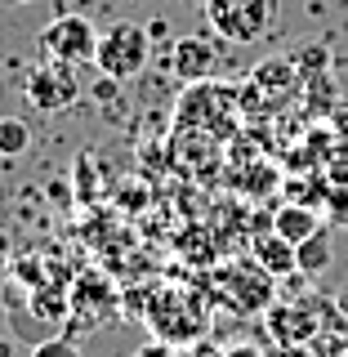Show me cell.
Segmentation results:
<instances>
[{
	"instance_id": "cell-1",
	"label": "cell",
	"mask_w": 348,
	"mask_h": 357,
	"mask_svg": "<svg viewBox=\"0 0 348 357\" xmlns=\"http://www.w3.org/2000/svg\"><path fill=\"white\" fill-rule=\"evenodd\" d=\"M282 5L277 0H210L206 5V22L232 45H259L273 36Z\"/></svg>"
},
{
	"instance_id": "cell-2",
	"label": "cell",
	"mask_w": 348,
	"mask_h": 357,
	"mask_svg": "<svg viewBox=\"0 0 348 357\" xmlns=\"http://www.w3.org/2000/svg\"><path fill=\"white\" fill-rule=\"evenodd\" d=\"M152 59V36L139 22H112L107 31H98V54L94 67L103 72V81H134Z\"/></svg>"
},
{
	"instance_id": "cell-3",
	"label": "cell",
	"mask_w": 348,
	"mask_h": 357,
	"mask_svg": "<svg viewBox=\"0 0 348 357\" xmlns=\"http://www.w3.org/2000/svg\"><path fill=\"white\" fill-rule=\"evenodd\" d=\"M36 50L54 63H67V67H81V63H94L98 54V27L81 14H59L54 22H45L36 31Z\"/></svg>"
},
{
	"instance_id": "cell-4",
	"label": "cell",
	"mask_w": 348,
	"mask_h": 357,
	"mask_svg": "<svg viewBox=\"0 0 348 357\" xmlns=\"http://www.w3.org/2000/svg\"><path fill=\"white\" fill-rule=\"evenodd\" d=\"M22 94H27V103L36 107V112L63 116V112H72L76 98H81V76H76V67L45 59V63H36V67L27 72V81H22Z\"/></svg>"
},
{
	"instance_id": "cell-5",
	"label": "cell",
	"mask_w": 348,
	"mask_h": 357,
	"mask_svg": "<svg viewBox=\"0 0 348 357\" xmlns=\"http://www.w3.org/2000/svg\"><path fill=\"white\" fill-rule=\"evenodd\" d=\"M215 63H219V50H215L210 36H179L174 50H170V72L179 76V81H188V85L210 81Z\"/></svg>"
},
{
	"instance_id": "cell-6",
	"label": "cell",
	"mask_w": 348,
	"mask_h": 357,
	"mask_svg": "<svg viewBox=\"0 0 348 357\" xmlns=\"http://www.w3.org/2000/svg\"><path fill=\"white\" fill-rule=\"evenodd\" d=\"M273 282L277 277H268L264 268H223V295H232L245 312H264L273 308Z\"/></svg>"
},
{
	"instance_id": "cell-7",
	"label": "cell",
	"mask_w": 348,
	"mask_h": 357,
	"mask_svg": "<svg viewBox=\"0 0 348 357\" xmlns=\"http://www.w3.org/2000/svg\"><path fill=\"white\" fill-rule=\"evenodd\" d=\"M317 228H321V215H317L312 206H299V201H290V206H282V210L273 215V232H277V237H286L290 245L308 241Z\"/></svg>"
},
{
	"instance_id": "cell-8",
	"label": "cell",
	"mask_w": 348,
	"mask_h": 357,
	"mask_svg": "<svg viewBox=\"0 0 348 357\" xmlns=\"http://www.w3.org/2000/svg\"><path fill=\"white\" fill-rule=\"evenodd\" d=\"M255 264H259L268 277H290V273H299L295 245H290L286 237H277V232H268V237L255 241Z\"/></svg>"
},
{
	"instance_id": "cell-9",
	"label": "cell",
	"mask_w": 348,
	"mask_h": 357,
	"mask_svg": "<svg viewBox=\"0 0 348 357\" xmlns=\"http://www.w3.org/2000/svg\"><path fill=\"white\" fill-rule=\"evenodd\" d=\"M112 304H116V299H112V286H103L98 277H85V282L72 290V312L85 317V326H98V317H103Z\"/></svg>"
},
{
	"instance_id": "cell-10",
	"label": "cell",
	"mask_w": 348,
	"mask_h": 357,
	"mask_svg": "<svg viewBox=\"0 0 348 357\" xmlns=\"http://www.w3.org/2000/svg\"><path fill=\"white\" fill-rule=\"evenodd\" d=\"M335 259V241H331V228H317L308 241H299L295 245V264H299V273L304 277H317V273H326Z\"/></svg>"
},
{
	"instance_id": "cell-11",
	"label": "cell",
	"mask_w": 348,
	"mask_h": 357,
	"mask_svg": "<svg viewBox=\"0 0 348 357\" xmlns=\"http://www.w3.org/2000/svg\"><path fill=\"white\" fill-rule=\"evenodd\" d=\"M31 152V126L22 116H0V161H18Z\"/></svg>"
},
{
	"instance_id": "cell-12",
	"label": "cell",
	"mask_w": 348,
	"mask_h": 357,
	"mask_svg": "<svg viewBox=\"0 0 348 357\" xmlns=\"http://www.w3.org/2000/svg\"><path fill=\"white\" fill-rule=\"evenodd\" d=\"M273 331L282 340H308L317 326H312V317L304 308H273Z\"/></svg>"
},
{
	"instance_id": "cell-13",
	"label": "cell",
	"mask_w": 348,
	"mask_h": 357,
	"mask_svg": "<svg viewBox=\"0 0 348 357\" xmlns=\"http://www.w3.org/2000/svg\"><path fill=\"white\" fill-rule=\"evenodd\" d=\"M31 357H81V349H76V340L54 335V340H40L36 349H31Z\"/></svg>"
},
{
	"instance_id": "cell-14",
	"label": "cell",
	"mask_w": 348,
	"mask_h": 357,
	"mask_svg": "<svg viewBox=\"0 0 348 357\" xmlns=\"http://www.w3.org/2000/svg\"><path fill=\"white\" fill-rule=\"evenodd\" d=\"M5 268H9V232L0 228V273H5Z\"/></svg>"
},
{
	"instance_id": "cell-15",
	"label": "cell",
	"mask_w": 348,
	"mask_h": 357,
	"mask_svg": "<svg viewBox=\"0 0 348 357\" xmlns=\"http://www.w3.org/2000/svg\"><path fill=\"white\" fill-rule=\"evenodd\" d=\"M183 5H197V9H206V5H210V0H183Z\"/></svg>"
},
{
	"instance_id": "cell-16",
	"label": "cell",
	"mask_w": 348,
	"mask_h": 357,
	"mask_svg": "<svg viewBox=\"0 0 348 357\" xmlns=\"http://www.w3.org/2000/svg\"><path fill=\"white\" fill-rule=\"evenodd\" d=\"M5 5H31V0H5Z\"/></svg>"
}]
</instances>
